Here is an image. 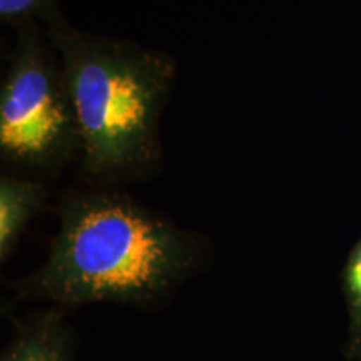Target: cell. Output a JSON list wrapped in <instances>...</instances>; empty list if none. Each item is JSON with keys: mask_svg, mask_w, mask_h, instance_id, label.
Wrapping results in <instances>:
<instances>
[{"mask_svg": "<svg viewBox=\"0 0 361 361\" xmlns=\"http://www.w3.org/2000/svg\"><path fill=\"white\" fill-rule=\"evenodd\" d=\"M78 151V116L64 72L30 22L20 27L0 90V154L8 164L51 171Z\"/></svg>", "mask_w": 361, "mask_h": 361, "instance_id": "cell-3", "label": "cell"}, {"mask_svg": "<svg viewBox=\"0 0 361 361\" xmlns=\"http://www.w3.org/2000/svg\"><path fill=\"white\" fill-rule=\"evenodd\" d=\"M42 19L49 27L64 20L57 0H0V20L8 25H25Z\"/></svg>", "mask_w": 361, "mask_h": 361, "instance_id": "cell-7", "label": "cell"}, {"mask_svg": "<svg viewBox=\"0 0 361 361\" xmlns=\"http://www.w3.org/2000/svg\"><path fill=\"white\" fill-rule=\"evenodd\" d=\"M78 116L84 171L128 174L157 156L159 119L176 75L168 54L124 40L49 27Z\"/></svg>", "mask_w": 361, "mask_h": 361, "instance_id": "cell-2", "label": "cell"}, {"mask_svg": "<svg viewBox=\"0 0 361 361\" xmlns=\"http://www.w3.org/2000/svg\"><path fill=\"white\" fill-rule=\"evenodd\" d=\"M0 361H75L74 333L61 311H40L17 323Z\"/></svg>", "mask_w": 361, "mask_h": 361, "instance_id": "cell-4", "label": "cell"}, {"mask_svg": "<svg viewBox=\"0 0 361 361\" xmlns=\"http://www.w3.org/2000/svg\"><path fill=\"white\" fill-rule=\"evenodd\" d=\"M341 293L348 313V335L343 355L348 361H361V234L343 264Z\"/></svg>", "mask_w": 361, "mask_h": 361, "instance_id": "cell-6", "label": "cell"}, {"mask_svg": "<svg viewBox=\"0 0 361 361\" xmlns=\"http://www.w3.org/2000/svg\"><path fill=\"white\" fill-rule=\"evenodd\" d=\"M44 200L45 189L35 180L11 174L0 178V259L6 261L12 255Z\"/></svg>", "mask_w": 361, "mask_h": 361, "instance_id": "cell-5", "label": "cell"}, {"mask_svg": "<svg viewBox=\"0 0 361 361\" xmlns=\"http://www.w3.org/2000/svg\"><path fill=\"white\" fill-rule=\"evenodd\" d=\"M200 259L191 233L123 194L67 197L49 258L25 295L57 305L146 306L164 298Z\"/></svg>", "mask_w": 361, "mask_h": 361, "instance_id": "cell-1", "label": "cell"}]
</instances>
